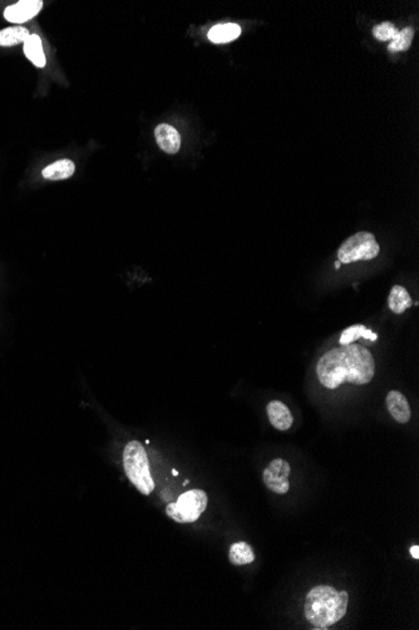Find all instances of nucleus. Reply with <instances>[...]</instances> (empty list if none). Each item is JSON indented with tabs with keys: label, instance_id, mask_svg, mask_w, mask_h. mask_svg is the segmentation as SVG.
I'll list each match as a JSON object with an SVG mask.
<instances>
[{
	"label": "nucleus",
	"instance_id": "obj_1",
	"mask_svg": "<svg viewBox=\"0 0 419 630\" xmlns=\"http://www.w3.org/2000/svg\"><path fill=\"white\" fill-rule=\"evenodd\" d=\"M375 374V358L361 345H342L331 349L316 365L318 379L328 389H336L345 383L365 385L372 381Z\"/></svg>",
	"mask_w": 419,
	"mask_h": 630
},
{
	"label": "nucleus",
	"instance_id": "obj_2",
	"mask_svg": "<svg viewBox=\"0 0 419 630\" xmlns=\"http://www.w3.org/2000/svg\"><path fill=\"white\" fill-rule=\"evenodd\" d=\"M349 594L336 588L319 585L313 588L305 600L304 613L315 629H327L340 622L348 611Z\"/></svg>",
	"mask_w": 419,
	"mask_h": 630
},
{
	"label": "nucleus",
	"instance_id": "obj_3",
	"mask_svg": "<svg viewBox=\"0 0 419 630\" xmlns=\"http://www.w3.org/2000/svg\"><path fill=\"white\" fill-rule=\"evenodd\" d=\"M123 466L131 483L141 494L149 496L155 488V482L149 472L147 453L138 441L129 442L123 452Z\"/></svg>",
	"mask_w": 419,
	"mask_h": 630
},
{
	"label": "nucleus",
	"instance_id": "obj_4",
	"mask_svg": "<svg viewBox=\"0 0 419 630\" xmlns=\"http://www.w3.org/2000/svg\"><path fill=\"white\" fill-rule=\"evenodd\" d=\"M379 244L375 237L369 232H359L343 243L338 249V260L340 263L349 265L359 260H370L379 254Z\"/></svg>",
	"mask_w": 419,
	"mask_h": 630
},
{
	"label": "nucleus",
	"instance_id": "obj_5",
	"mask_svg": "<svg viewBox=\"0 0 419 630\" xmlns=\"http://www.w3.org/2000/svg\"><path fill=\"white\" fill-rule=\"evenodd\" d=\"M207 507V494L202 489H191L181 494L176 503H170L166 514L179 523H192L199 520Z\"/></svg>",
	"mask_w": 419,
	"mask_h": 630
},
{
	"label": "nucleus",
	"instance_id": "obj_6",
	"mask_svg": "<svg viewBox=\"0 0 419 630\" xmlns=\"http://www.w3.org/2000/svg\"><path fill=\"white\" fill-rule=\"evenodd\" d=\"M290 464L288 462L277 458L266 467L263 475L265 486L271 492L277 494H285L289 488V477H290Z\"/></svg>",
	"mask_w": 419,
	"mask_h": 630
},
{
	"label": "nucleus",
	"instance_id": "obj_7",
	"mask_svg": "<svg viewBox=\"0 0 419 630\" xmlns=\"http://www.w3.org/2000/svg\"><path fill=\"white\" fill-rule=\"evenodd\" d=\"M42 0H22L6 9L4 18L10 23H24L34 18L42 10Z\"/></svg>",
	"mask_w": 419,
	"mask_h": 630
},
{
	"label": "nucleus",
	"instance_id": "obj_8",
	"mask_svg": "<svg viewBox=\"0 0 419 630\" xmlns=\"http://www.w3.org/2000/svg\"><path fill=\"white\" fill-rule=\"evenodd\" d=\"M155 137L160 149L166 154L174 155L181 148V136L177 130L171 125H158L155 129Z\"/></svg>",
	"mask_w": 419,
	"mask_h": 630
},
{
	"label": "nucleus",
	"instance_id": "obj_9",
	"mask_svg": "<svg viewBox=\"0 0 419 630\" xmlns=\"http://www.w3.org/2000/svg\"><path fill=\"white\" fill-rule=\"evenodd\" d=\"M387 408L391 416H393L394 420H397L400 424H406L409 422L411 416H412L411 407H409L406 397L400 391L392 390L388 393Z\"/></svg>",
	"mask_w": 419,
	"mask_h": 630
},
{
	"label": "nucleus",
	"instance_id": "obj_10",
	"mask_svg": "<svg viewBox=\"0 0 419 630\" xmlns=\"http://www.w3.org/2000/svg\"><path fill=\"white\" fill-rule=\"evenodd\" d=\"M266 411H268L271 425L274 428L281 430V432L291 428L294 418L291 416L290 410L284 403H281L280 400L270 402L266 407Z\"/></svg>",
	"mask_w": 419,
	"mask_h": 630
},
{
	"label": "nucleus",
	"instance_id": "obj_11",
	"mask_svg": "<svg viewBox=\"0 0 419 630\" xmlns=\"http://www.w3.org/2000/svg\"><path fill=\"white\" fill-rule=\"evenodd\" d=\"M76 171V165L69 159H62L45 166L42 175L47 180H65L69 179Z\"/></svg>",
	"mask_w": 419,
	"mask_h": 630
},
{
	"label": "nucleus",
	"instance_id": "obj_12",
	"mask_svg": "<svg viewBox=\"0 0 419 630\" xmlns=\"http://www.w3.org/2000/svg\"><path fill=\"white\" fill-rule=\"evenodd\" d=\"M412 305V297L404 287L394 286L392 288L389 297H388V306L394 313L402 315L403 312H406V310L411 308Z\"/></svg>",
	"mask_w": 419,
	"mask_h": 630
},
{
	"label": "nucleus",
	"instance_id": "obj_13",
	"mask_svg": "<svg viewBox=\"0 0 419 630\" xmlns=\"http://www.w3.org/2000/svg\"><path fill=\"white\" fill-rule=\"evenodd\" d=\"M241 34V28L235 23H225L213 26L208 32V39L213 43H229Z\"/></svg>",
	"mask_w": 419,
	"mask_h": 630
},
{
	"label": "nucleus",
	"instance_id": "obj_14",
	"mask_svg": "<svg viewBox=\"0 0 419 630\" xmlns=\"http://www.w3.org/2000/svg\"><path fill=\"white\" fill-rule=\"evenodd\" d=\"M24 53L26 58L32 62L33 65L39 68H43L45 65L44 51L42 39L37 34H31L29 38L24 42Z\"/></svg>",
	"mask_w": 419,
	"mask_h": 630
},
{
	"label": "nucleus",
	"instance_id": "obj_15",
	"mask_svg": "<svg viewBox=\"0 0 419 630\" xmlns=\"http://www.w3.org/2000/svg\"><path fill=\"white\" fill-rule=\"evenodd\" d=\"M229 560L232 565L244 566L252 564L255 560V553L252 546L246 542H236L232 544L229 553Z\"/></svg>",
	"mask_w": 419,
	"mask_h": 630
},
{
	"label": "nucleus",
	"instance_id": "obj_16",
	"mask_svg": "<svg viewBox=\"0 0 419 630\" xmlns=\"http://www.w3.org/2000/svg\"><path fill=\"white\" fill-rule=\"evenodd\" d=\"M31 33L24 26H9L0 31V46L12 47L24 43Z\"/></svg>",
	"mask_w": 419,
	"mask_h": 630
},
{
	"label": "nucleus",
	"instance_id": "obj_17",
	"mask_svg": "<svg viewBox=\"0 0 419 630\" xmlns=\"http://www.w3.org/2000/svg\"><path fill=\"white\" fill-rule=\"evenodd\" d=\"M361 338H367V340H370V341H375V340L378 338V336L375 335V332L368 330L365 326L354 325L350 326V327L345 329V330L342 332L339 342H340V345H349L352 344L355 340Z\"/></svg>",
	"mask_w": 419,
	"mask_h": 630
},
{
	"label": "nucleus",
	"instance_id": "obj_18",
	"mask_svg": "<svg viewBox=\"0 0 419 630\" xmlns=\"http://www.w3.org/2000/svg\"><path fill=\"white\" fill-rule=\"evenodd\" d=\"M413 37H414V31L411 26H406L404 29H402L400 32L395 34L391 45H389V51L391 52H404L411 45H412Z\"/></svg>",
	"mask_w": 419,
	"mask_h": 630
},
{
	"label": "nucleus",
	"instance_id": "obj_19",
	"mask_svg": "<svg viewBox=\"0 0 419 630\" xmlns=\"http://www.w3.org/2000/svg\"><path fill=\"white\" fill-rule=\"evenodd\" d=\"M398 33V29L395 28L393 23L391 22H384L378 26H375L373 29V36L381 42H388L392 40L395 37V34Z\"/></svg>",
	"mask_w": 419,
	"mask_h": 630
},
{
	"label": "nucleus",
	"instance_id": "obj_20",
	"mask_svg": "<svg viewBox=\"0 0 419 630\" xmlns=\"http://www.w3.org/2000/svg\"><path fill=\"white\" fill-rule=\"evenodd\" d=\"M409 551H411V555H412V558H414V559H416V560L419 559V547H418V546H413V547H411V550H409Z\"/></svg>",
	"mask_w": 419,
	"mask_h": 630
},
{
	"label": "nucleus",
	"instance_id": "obj_21",
	"mask_svg": "<svg viewBox=\"0 0 419 630\" xmlns=\"http://www.w3.org/2000/svg\"><path fill=\"white\" fill-rule=\"evenodd\" d=\"M172 473H174V475H177V471H176V469H174V471H172Z\"/></svg>",
	"mask_w": 419,
	"mask_h": 630
}]
</instances>
